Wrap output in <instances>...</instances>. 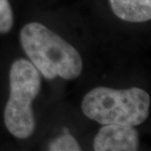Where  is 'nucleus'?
<instances>
[{
  "label": "nucleus",
  "mask_w": 151,
  "mask_h": 151,
  "mask_svg": "<svg viewBox=\"0 0 151 151\" xmlns=\"http://www.w3.org/2000/svg\"><path fill=\"white\" fill-rule=\"evenodd\" d=\"M24 51L45 78L74 80L81 75L83 60L77 49L40 23H29L21 29Z\"/></svg>",
  "instance_id": "nucleus-1"
},
{
  "label": "nucleus",
  "mask_w": 151,
  "mask_h": 151,
  "mask_svg": "<svg viewBox=\"0 0 151 151\" xmlns=\"http://www.w3.org/2000/svg\"><path fill=\"white\" fill-rule=\"evenodd\" d=\"M149 106V94L138 87L98 86L87 92L81 102L83 113L102 125L138 126L148 117Z\"/></svg>",
  "instance_id": "nucleus-2"
},
{
  "label": "nucleus",
  "mask_w": 151,
  "mask_h": 151,
  "mask_svg": "<svg viewBox=\"0 0 151 151\" xmlns=\"http://www.w3.org/2000/svg\"><path fill=\"white\" fill-rule=\"evenodd\" d=\"M10 95L4 110V122L9 132L18 138L29 137L35 129L32 103L41 86L37 69L26 59H18L10 70Z\"/></svg>",
  "instance_id": "nucleus-3"
},
{
  "label": "nucleus",
  "mask_w": 151,
  "mask_h": 151,
  "mask_svg": "<svg viewBox=\"0 0 151 151\" xmlns=\"http://www.w3.org/2000/svg\"><path fill=\"white\" fill-rule=\"evenodd\" d=\"M137 132L132 126L104 125L93 141L95 151H135L138 149Z\"/></svg>",
  "instance_id": "nucleus-4"
},
{
  "label": "nucleus",
  "mask_w": 151,
  "mask_h": 151,
  "mask_svg": "<svg viewBox=\"0 0 151 151\" xmlns=\"http://www.w3.org/2000/svg\"><path fill=\"white\" fill-rule=\"evenodd\" d=\"M113 13L121 20L143 23L151 19V0H109Z\"/></svg>",
  "instance_id": "nucleus-5"
},
{
  "label": "nucleus",
  "mask_w": 151,
  "mask_h": 151,
  "mask_svg": "<svg viewBox=\"0 0 151 151\" xmlns=\"http://www.w3.org/2000/svg\"><path fill=\"white\" fill-rule=\"evenodd\" d=\"M51 151H80L81 148L78 145V141L71 135L70 131L67 128L63 129V135L55 138L49 144Z\"/></svg>",
  "instance_id": "nucleus-6"
},
{
  "label": "nucleus",
  "mask_w": 151,
  "mask_h": 151,
  "mask_svg": "<svg viewBox=\"0 0 151 151\" xmlns=\"http://www.w3.org/2000/svg\"><path fill=\"white\" fill-rule=\"evenodd\" d=\"M13 11L8 0H0V34L10 32L13 27Z\"/></svg>",
  "instance_id": "nucleus-7"
}]
</instances>
